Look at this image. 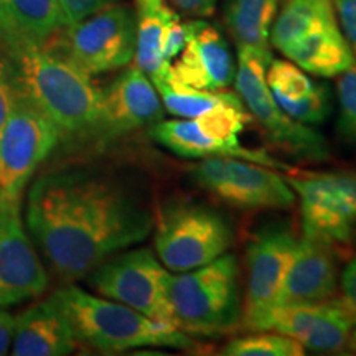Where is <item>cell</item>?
Returning a JSON list of instances; mask_svg holds the SVG:
<instances>
[{
	"instance_id": "cell-1",
	"label": "cell",
	"mask_w": 356,
	"mask_h": 356,
	"mask_svg": "<svg viewBox=\"0 0 356 356\" xmlns=\"http://www.w3.org/2000/svg\"><path fill=\"white\" fill-rule=\"evenodd\" d=\"M26 225L55 273L73 282L144 241L154 218L115 181L74 170L35 181L26 198Z\"/></svg>"
},
{
	"instance_id": "cell-2",
	"label": "cell",
	"mask_w": 356,
	"mask_h": 356,
	"mask_svg": "<svg viewBox=\"0 0 356 356\" xmlns=\"http://www.w3.org/2000/svg\"><path fill=\"white\" fill-rule=\"evenodd\" d=\"M22 92L61 132V137H97L102 91L50 44L12 48Z\"/></svg>"
},
{
	"instance_id": "cell-3",
	"label": "cell",
	"mask_w": 356,
	"mask_h": 356,
	"mask_svg": "<svg viewBox=\"0 0 356 356\" xmlns=\"http://www.w3.org/2000/svg\"><path fill=\"white\" fill-rule=\"evenodd\" d=\"M51 299L68 318L78 343L102 353H122L136 348L193 350L198 346L193 335L180 327L159 322L73 284L56 291Z\"/></svg>"
},
{
	"instance_id": "cell-4",
	"label": "cell",
	"mask_w": 356,
	"mask_h": 356,
	"mask_svg": "<svg viewBox=\"0 0 356 356\" xmlns=\"http://www.w3.org/2000/svg\"><path fill=\"white\" fill-rule=\"evenodd\" d=\"M170 302L177 325L190 335L231 330L243 317L238 259L226 252L210 264L172 273Z\"/></svg>"
},
{
	"instance_id": "cell-5",
	"label": "cell",
	"mask_w": 356,
	"mask_h": 356,
	"mask_svg": "<svg viewBox=\"0 0 356 356\" xmlns=\"http://www.w3.org/2000/svg\"><path fill=\"white\" fill-rule=\"evenodd\" d=\"M273 61L269 48L248 47L238 50L234 86L251 118L279 149L293 157L323 162L330 157L327 140L309 124H302L284 113L266 83V71Z\"/></svg>"
},
{
	"instance_id": "cell-6",
	"label": "cell",
	"mask_w": 356,
	"mask_h": 356,
	"mask_svg": "<svg viewBox=\"0 0 356 356\" xmlns=\"http://www.w3.org/2000/svg\"><path fill=\"white\" fill-rule=\"evenodd\" d=\"M155 251L170 273H186L210 264L229 251L233 228L226 218L204 204L175 202L160 210Z\"/></svg>"
},
{
	"instance_id": "cell-7",
	"label": "cell",
	"mask_w": 356,
	"mask_h": 356,
	"mask_svg": "<svg viewBox=\"0 0 356 356\" xmlns=\"http://www.w3.org/2000/svg\"><path fill=\"white\" fill-rule=\"evenodd\" d=\"M53 40V50L89 76L126 68L136 58V15L126 6L111 3L68 24Z\"/></svg>"
},
{
	"instance_id": "cell-8",
	"label": "cell",
	"mask_w": 356,
	"mask_h": 356,
	"mask_svg": "<svg viewBox=\"0 0 356 356\" xmlns=\"http://www.w3.org/2000/svg\"><path fill=\"white\" fill-rule=\"evenodd\" d=\"M170 270L147 248L111 256L89 274L91 287L99 296L178 327L170 302Z\"/></svg>"
},
{
	"instance_id": "cell-9",
	"label": "cell",
	"mask_w": 356,
	"mask_h": 356,
	"mask_svg": "<svg viewBox=\"0 0 356 356\" xmlns=\"http://www.w3.org/2000/svg\"><path fill=\"white\" fill-rule=\"evenodd\" d=\"M249 332H275L299 341L305 350L335 353L350 341L356 314L341 299L273 304L244 315Z\"/></svg>"
},
{
	"instance_id": "cell-10",
	"label": "cell",
	"mask_w": 356,
	"mask_h": 356,
	"mask_svg": "<svg viewBox=\"0 0 356 356\" xmlns=\"http://www.w3.org/2000/svg\"><path fill=\"white\" fill-rule=\"evenodd\" d=\"M289 185L300 202L305 238L345 244L356 226V173L289 172Z\"/></svg>"
},
{
	"instance_id": "cell-11",
	"label": "cell",
	"mask_w": 356,
	"mask_h": 356,
	"mask_svg": "<svg viewBox=\"0 0 356 356\" xmlns=\"http://www.w3.org/2000/svg\"><path fill=\"white\" fill-rule=\"evenodd\" d=\"M60 139L55 124L24 92H17L0 134V197L22 200L30 178Z\"/></svg>"
},
{
	"instance_id": "cell-12",
	"label": "cell",
	"mask_w": 356,
	"mask_h": 356,
	"mask_svg": "<svg viewBox=\"0 0 356 356\" xmlns=\"http://www.w3.org/2000/svg\"><path fill=\"white\" fill-rule=\"evenodd\" d=\"M200 188L241 210H287L296 193L274 168L233 157L202 159L190 168Z\"/></svg>"
},
{
	"instance_id": "cell-13",
	"label": "cell",
	"mask_w": 356,
	"mask_h": 356,
	"mask_svg": "<svg viewBox=\"0 0 356 356\" xmlns=\"http://www.w3.org/2000/svg\"><path fill=\"white\" fill-rule=\"evenodd\" d=\"M20 202L0 197V309L40 297L50 282L26 236Z\"/></svg>"
},
{
	"instance_id": "cell-14",
	"label": "cell",
	"mask_w": 356,
	"mask_h": 356,
	"mask_svg": "<svg viewBox=\"0 0 356 356\" xmlns=\"http://www.w3.org/2000/svg\"><path fill=\"white\" fill-rule=\"evenodd\" d=\"M297 246L299 236L286 222H270L252 236L246 248L243 317L274 304L296 259Z\"/></svg>"
},
{
	"instance_id": "cell-15",
	"label": "cell",
	"mask_w": 356,
	"mask_h": 356,
	"mask_svg": "<svg viewBox=\"0 0 356 356\" xmlns=\"http://www.w3.org/2000/svg\"><path fill=\"white\" fill-rule=\"evenodd\" d=\"M186 43L165 76L173 86L221 91L234 83L236 61L228 42L203 20L186 22Z\"/></svg>"
},
{
	"instance_id": "cell-16",
	"label": "cell",
	"mask_w": 356,
	"mask_h": 356,
	"mask_svg": "<svg viewBox=\"0 0 356 356\" xmlns=\"http://www.w3.org/2000/svg\"><path fill=\"white\" fill-rule=\"evenodd\" d=\"M163 109L160 95L139 66H131L102 91L101 124L97 137L115 139L162 121Z\"/></svg>"
},
{
	"instance_id": "cell-17",
	"label": "cell",
	"mask_w": 356,
	"mask_h": 356,
	"mask_svg": "<svg viewBox=\"0 0 356 356\" xmlns=\"http://www.w3.org/2000/svg\"><path fill=\"white\" fill-rule=\"evenodd\" d=\"M338 289V266L333 246L299 238L296 259L284 279L274 304L332 299Z\"/></svg>"
},
{
	"instance_id": "cell-18",
	"label": "cell",
	"mask_w": 356,
	"mask_h": 356,
	"mask_svg": "<svg viewBox=\"0 0 356 356\" xmlns=\"http://www.w3.org/2000/svg\"><path fill=\"white\" fill-rule=\"evenodd\" d=\"M150 137L170 150L172 154L184 159H210V157H233L246 162L264 165L274 170L291 172L292 168L280 162L266 150L249 149L239 142H222L204 136L193 119H172L159 121L150 127Z\"/></svg>"
},
{
	"instance_id": "cell-19",
	"label": "cell",
	"mask_w": 356,
	"mask_h": 356,
	"mask_svg": "<svg viewBox=\"0 0 356 356\" xmlns=\"http://www.w3.org/2000/svg\"><path fill=\"white\" fill-rule=\"evenodd\" d=\"M78 345L68 318L51 297L15 317L10 345L13 356H65Z\"/></svg>"
},
{
	"instance_id": "cell-20",
	"label": "cell",
	"mask_w": 356,
	"mask_h": 356,
	"mask_svg": "<svg viewBox=\"0 0 356 356\" xmlns=\"http://www.w3.org/2000/svg\"><path fill=\"white\" fill-rule=\"evenodd\" d=\"M266 83L280 109L296 121L317 126L332 113L330 89L315 83L291 60L270 61Z\"/></svg>"
},
{
	"instance_id": "cell-21",
	"label": "cell",
	"mask_w": 356,
	"mask_h": 356,
	"mask_svg": "<svg viewBox=\"0 0 356 356\" xmlns=\"http://www.w3.org/2000/svg\"><path fill=\"white\" fill-rule=\"evenodd\" d=\"M66 25L58 0H0V40L8 50L50 43Z\"/></svg>"
},
{
	"instance_id": "cell-22",
	"label": "cell",
	"mask_w": 356,
	"mask_h": 356,
	"mask_svg": "<svg viewBox=\"0 0 356 356\" xmlns=\"http://www.w3.org/2000/svg\"><path fill=\"white\" fill-rule=\"evenodd\" d=\"M282 53L305 73L322 78H335L356 65L337 19L315 25Z\"/></svg>"
},
{
	"instance_id": "cell-23",
	"label": "cell",
	"mask_w": 356,
	"mask_h": 356,
	"mask_svg": "<svg viewBox=\"0 0 356 356\" xmlns=\"http://www.w3.org/2000/svg\"><path fill=\"white\" fill-rule=\"evenodd\" d=\"M136 65L152 79L159 83L165 79L170 63L163 56L168 30L180 19L177 12L165 0H136Z\"/></svg>"
},
{
	"instance_id": "cell-24",
	"label": "cell",
	"mask_w": 356,
	"mask_h": 356,
	"mask_svg": "<svg viewBox=\"0 0 356 356\" xmlns=\"http://www.w3.org/2000/svg\"><path fill=\"white\" fill-rule=\"evenodd\" d=\"M282 0H229L225 22L238 47L267 48Z\"/></svg>"
},
{
	"instance_id": "cell-25",
	"label": "cell",
	"mask_w": 356,
	"mask_h": 356,
	"mask_svg": "<svg viewBox=\"0 0 356 356\" xmlns=\"http://www.w3.org/2000/svg\"><path fill=\"white\" fill-rule=\"evenodd\" d=\"M270 30V43L284 51L315 25L337 19L332 0H282Z\"/></svg>"
},
{
	"instance_id": "cell-26",
	"label": "cell",
	"mask_w": 356,
	"mask_h": 356,
	"mask_svg": "<svg viewBox=\"0 0 356 356\" xmlns=\"http://www.w3.org/2000/svg\"><path fill=\"white\" fill-rule=\"evenodd\" d=\"M163 109L178 119H197L216 106L243 104L239 95L231 91H202V89L173 86L165 79L155 83Z\"/></svg>"
},
{
	"instance_id": "cell-27",
	"label": "cell",
	"mask_w": 356,
	"mask_h": 356,
	"mask_svg": "<svg viewBox=\"0 0 356 356\" xmlns=\"http://www.w3.org/2000/svg\"><path fill=\"white\" fill-rule=\"evenodd\" d=\"M221 355L226 356H304L305 348L299 341L282 333L251 332L249 335L233 338L225 345Z\"/></svg>"
},
{
	"instance_id": "cell-28",
	"label": "cell",
	"mask_w": 356,
	"mask_h": 356,
	"mask_svg": "<svg viewBox=\"0 0 356 356\" xmlns=\"http://www.w3.org/2000/svg\"><path fill=\"white\" fill-rule=\"evenodd\" d=\"M337 96L338 134L346 144H356V65L338 74Z\"/></svg>"
},
{
	"instance_id": "cell-29",
	"label": "cell",
	"mask_w": 356,
	"mask_h": 356,
	"mask_svg": "<svg viewBox=\"0 0 356 356\" xmlns=\"http://www.w3.org/2000/svg\"><path fill=\"white\" fill-rule=\"evenodd\" d=\"M337 22L356 58V0H332Z\"/></svg>"
},
{
	"instance_id": "cell-30",
	"label": "cell",
	"mask_w": 356,
	"mask_h": 356,
	"mask_svg": "<svg viewBox=\"0 0 356 356\" xmlns=\"http://www.w3.org/2000/svg\"><path fill=\"white\" fill-rule=\"evenodd\" d=\"M61 8H63L68 24H74L92 13L101 10V8L111 6L115 0H58Z\"/></svg>"
},
{
	"instance_id": "cell-31",
	"label": "cell",
	"mask_w": 356,
	"mask_h": 356,
	"mask_svg": "<svg viewBox=\"0 0 356 356\" xmlns=\"http://www.w3.org/2000/svg\"><path fill=\"white\" fill-rule=\"evenodd\" d=\"M15 96L17 92L12 88L7 71L3 68V65L0 63V134H2V129L6 126L8 114H10Z\"/></svg>"
},
{
	"instance_id": "cell-32",
	"label": "cell",
	"mask_w": 356,
	"mask_h": 356,
	"mask_svg": "<svg viewBox=\"0 0 356 356\" xmlns=\"http://www.w3.org/2000/svg\"><path fill=\"white\" fill-rule=\"evenodd\" d=\"M341 300L356 314V256L348 262L340 277Z\"/></svg>"
},
{
	"instance_id": "cell-33",
	"label": "cell",
	"mask_w": 356,
	"mask_h": 356,
	"mask_svg": "<svg viewBox=\"0 0 356 356\" xmlns=\"http://www.w3.org/2000/svg\"><path fill=\"white\" fill-rule=\"evenodd\" d=\"M173 7L191 17H208L215 12L218 0H168Z\"/></svg>"
},
{
	"instance_id": "cell-34",
	"label": "cell",
	"mask_w": 356,
	"mask_h": 356,
	"mask_svg": "<svg viewBox=\"0 0 356 356\" xmlns=\"http://www.w3.org/2000/svg\"><path fill=\"white\" fill-rule=\"evenodd\" d=\"M13 327H15V315L0 309V356L10 350Z\"/></svg>"
},
{
	"instance_id": "cell-35",
	"label": "cell",
	"mask_w": 356,
	"mask_h": 356,
	"mask_svg": "<svg viewBox=\"0 0 356 356\" xmlns=\"http://www.w3.org/2000/svg\"><path fill=\"white\" fill-rule=\"evenodd\" d=\"M351 343H353V348L356 350V325H355V328H353V332H351Z\"/></svg>"
}]
</instances>
